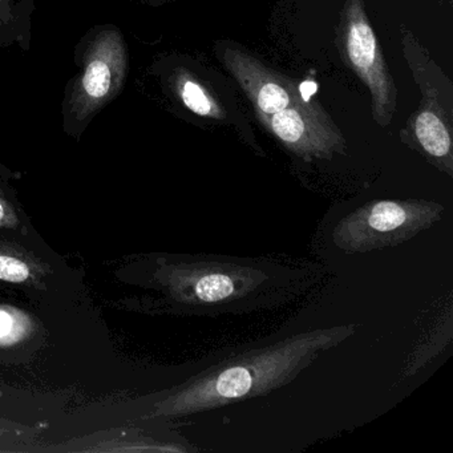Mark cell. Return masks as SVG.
<instances>
[{
	"label": "cell",
	"instance_id": "6da1fadb",
	"mask_svg": "<svg viewBox=\"0 0 453 453\" xmlns=\"http://www.w3.org/2000/svg\"><path fill=\"white\" fill-rule=\"evenodd\" d=\"M323 275L309 265L203 254L158 261L155 280L177 314L219 317L280 306Z\"/></svg>",
	"mask_w": 453,
	"mask_h": 453
},
{
	"label": "cell",
	"instance_id": "7a4b0ae2",
	"mask_svg": "<svg viewBox=\"0 0 453 453\" xmlns=\"http://www.w3.org/2000/svg\"><path fill=\"white\" fill-rule=\"evenodd\" d=\"M359 325L312 328L221 360L172 388L145 418H181L264 396L288 386Z\"/></svg>",
	"mask_w": 453,
	"mask_h": 453
},
{
	"label": "cell",
	"instance_id": "3957f363",
	"mask_svg": "<svg viewBox=\"0 0 453 453\" xmlns=\"http://www.w3.org/2000/svg\"><path fill=\"white\" fill-rule=\"evenodd\" d=\"M403 54L421 91L420 107L408 119L402 142L453 177V84L412 33L403 28Z\"/></svg>",
	"mask_w": 453,
	"mask_h": 453
},
{
	"label": "cell",
	"instance_id": "277c9868",
	"mask_svg": "<svg viewBox=\"0 0 453 453\" xmlns=\"http://www.w3.org/2000/svg\"><path fill=\"white\" fill-rule=\"evenodd\" d=\"M444 211V205L434 201H371L344 216L331 237L344 253H370L412 240L439 222Z\"/></svg>",
	"mask_w": 453,
	"mask_h": 453
},
{
	"label": "cell",
	"instance_id": "5b68a950",
	"mask_svg": "<svg viewBox=\"0 0 453 453\" xmlns=\"http://www.w3.org/2000/svg\"><path fill=\"white\" fill-rule=\"evenodd\" d=\"M336 47L343 62L370 91L373 120L387 128L396 111L397 89L363 0H346L336 30Z\"/></svg>",
	"mask_w": 453,
	"mask_h": 453
},
{
	"label": "cell",
	"instance_id": "8992f818",
	"mask_svg": "<svg viewBox=\"0 0 453 453\" xmlns=\"http://www.w3.org/2000/svg\"><path fill=\"white\" fill-rule=\"evenodd\" d=\"M280 144L306 161L346 155V140L317 102H302L273 115H257Z\"/></svg>",
	"mask_w": 453,
	"mask_h": 453
},
{
	"label": "cell",
	"instance_id": "52a82bcc",
	"mask_svg": "<svg viewBox=\"0 0 453 453\" xmlns=\"http://www.w3.org/2000/svg\"><path fill=\"white\" fill-rule=\"evenodd\" d=\"M225 67L256 108L257 115H273L306 102L293 79L267 67L242 50L226 47L221 55Z\"/></svg>",
	"mask_w": 453,
	"mask_h": 453
},
{
	"label": "cell",
	"instance_id": "ba28073f",
	"mask_svg": "<svg viewBox=\"0 0 453 453\" xmlns=\"http://www.w3.org/2000/svg\"><path fill=\"white\" fill-rule=\"evenodd\" d=\"M112 51L95 55L91 62L87 65L84 73L81 87H83L84 96L91 102L92 104L102 102L110 95L113 84L116 81V73H118L119 55L115 58L111 57Z\"/></svg>",
	"mask_w": 453,
	"mask_h": 453
},
{
	"label": "cell",
	"instance_id": "9c48e42d",
	"mask_svg": "<svg viewBox=\"0 0 453 453\" xmlns=\"http://www.w3.org/2000/svg\"><path fill=\"white\" fill-rule=\"evenodd\" d=\"M177 92L180 99L184 103L188 110L192 111L201 118L219 119L225 118L224 108L219 104V100L213 96L211 89L198 81L190 73H180L177 79Z\"/></svg>",
	"mask_w": 453,
	"mask_h": 453
},
{
	"label": "cell",
	"instance_id": "30bf717a",
	"mask_svg": "<svg viewBox=\"0 0 453 453\" xmlns=\"http://www.w3.org/2000/svg\"><path fill=\"white\" fill-rule=\"evenodd\" d=\"M35 269L30 262L15 254L0 251V280L2 282L25 285L35 280Z\"/></svg>",
	"mask_w": 453,
	"mask_h": 453
},
{
	"label": "cell",
	"instance_id": "8fae6325",
	"mask_svg": "<svg viewBox=\"0 0 453 453\" xmlns=\"http://www.w3.org/2000/svg\"><path fill=\"white\" fill-rule=\"evenodd\" d=\"M27 326L26 318L19 311L0 307V346L22 341Z\"/></svg>",
	"mask_w": 453,
	"mask_h": 453
},
{
	"label": "cell",
	"instance_id": "7c38bea8",
	"mask_svg": "<svg viewBox=\"0 0 453 453\" xmlns=\"http://www.w3.org/2000/svg\"><path fill=\"white\" fill-rule=\"evenodd\" d=\"M18 217L15 211H12V206L6 201L0 198V227H12L17 226Z\"/></svg>",
	"mask_w": 453,
	"mask_h": 453
}]
</instances>
